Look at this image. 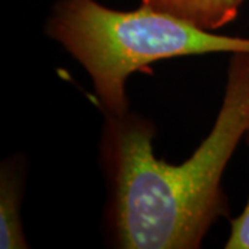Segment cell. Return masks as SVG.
Returning <instances> with one entry per match:
<instances>
[{
	"mask_svg": "<svg viewBox=\"0 0 249 249\" xmlns=\"http://www.w3.org/2000/svg\"><path fill=\"white\" fill-rule=\"evenodd\" d=\"M151 122L126 112L107 115L103 158L111 181L109 219L116 247L196 249L226 214L224 169L249 134V53H232L219 115L211 133L183 163L154 154Z\"/></svg>",
	"mask_w": 249,
	"mask_h": 249,
	"instance_id": "obj_1",
	"label": "cell"
},
{
	"mask_svg": "<svg viewBox=\"0 0 249 249\" xmlns=\"http://www.w3.org/2000/svg\"><path fill=\"white\" fill-rule=\"evenodd\" d=\"M46 32L88 72L106 116L129 112L126 82L154 62L249 53V37L217 35L147 4L124 11L96 0H58Z\"/></svg>",
	"mask_w": 249,
	"mask_h": 249,
	"instance_id": "obj_2",
	"label": "cell"
},
{
	"mask_svg": "<svg viewBox=\"0 0 249 249\" xmlns=\"http://www.w3.org/2000/svg\"><path fill=\"white\" fill-rule=\"evenodd\" d=\"M247 0H142L152 9L187 19L208 31H216L234 21Z\"/></svg>",
	"mask_w": 249,
	"mask_h": 249,
	"instance_id": "obj_3",
	"label": "cell"
},
{
	"mask_svg": "<svg viewBox=\"0 0 249 249\" xmlns=\"http://www.w3.org/2000/svg\"><path fill=\"white\" fill-rule=\"evenodd\" d=\"M22 176L17 163L1 166L0 172V248L25 249L28 241L21 222Z\"/></svg>",
	"mask_w": 249,
	"mask_h": 249,
	"instance_id": "obj_4",
	"label": "cell"
},
{
	"mask_svg": "<svg viewBox=\"0 0 249 249\" xmlns=\"http://www.w3.org/2000/svg\"><path fill=\"white\" fill-rule=\"evenodd\" d=\"M226 248L249 249V199L242 213L231 220V231L226 242Z\"/></svg>",
	"mask_w": 249,
	"mask_h": 249,
	"instance_id": "obj_5",
	"label": "cell"
}]
</instances>
